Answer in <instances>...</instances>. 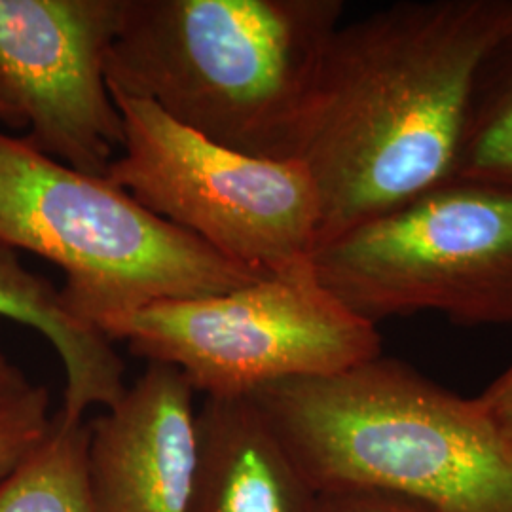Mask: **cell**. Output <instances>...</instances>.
<instances>
[{
  "label": "cell",
  "instance_id": "obj_6",
  "mask_svg": "<svg viewBox=\"0 0 512 512\" xmlns=\"http://www.w3.org/2000/svg\"><path fill=\"white\" fill-rule=\"evenodd\" d=\"M97 330L148 363L177 368L205 399L249 397L264 385L327 376L382 355L376 325L338 302L311 262L228 293L156 302Z\"/></svg>",
  "mask_w": 512,
  "mask_h": 512
},
{
  "label": "cell",
  "instance_id": "obj_18",
  "mask_svg": "<svg viewBox=\"0 0 512 512\" xmlns=\"http://www.w3.org/2000/svg\"><path fill=\"white\" fill-rule=\"evenodd\" d=\"M0 124L10 129H23V122L19 118L18 110L12 107L6 93L0 88Z\"/></svg>",
  "mask_w": 512,
  "mask_h": 512
},
{
  "label": "cell",
  "instance_id": "obj_17",
  "mask_svg": "<svg viewBox=\"0 0 512 512\" xmlns=\"http://www.w3.org/2000/svg\"><path fill=\"white\" fill-rule=\"evenodd\" d=\"M33 389L35 385L0 349V408L19 403Z\"/></svg>",
  "mask_w": 512,
  "mask_h": 512
},
{
  "label": "cell",
  "instance_id": "obj_4",
  "mask_svg": "<svg viewBox=\"0 0 512 512\" xmlns=\"http://www.w3.org/2000/svg\"><path fill=\"white\" fill-rule=\"evenodd\" d=\"M0 245L55 264L65 308L93 330L156 302L270 277L215 253L107 177L80 173L2 129Z\"/></svg>",
  "mask_w": 512,
  "mask_h": 512
},
{
  "label": "cell",
  "instance_id": "obj_10",
  "mask_svg": "<svg viewBox=\"0 0 512 512\" xmlns=\"http://www.w3.org/2000/svg\"><path fill=\"white\" fill-rule=\"evenodd\" d=\"M188 512H315L317 492L251 397H209L196 412Z\"/></svg>",
  "mask_w": 512,
  "mask_h": 512
},
{
  "label": "cell",
  "instance_id": "obj_12",
  "mask_svg": "<svg viewBox=\"0 0 512 512\" xmlns=\"http://www.w3.org/2000/svg\"><path fill=\"white\" fill-rule=\"evenodd\" d=\"M90 425L57 412L46 437L0 480V512H93Z\"/></svg>",
  "mask_w": 512,
  "mask_h": 512
},
{
  "label": "cell",
  "instance_id": "obj_7",
  "mask_svg": "<svg viewBox=\"0 0 512 512\" xmlns=\"http://www.w3.org/2000/svg\"><path fill=\"white\" fill-rule=\"evenodd\" d=\"M110 95L122 116L124 143L107 179L255 274H289L310 264L321 205L306 165L222 147L150 101Z\"/></svg>",
  "mask_w": 512,
  "mask_h": 512
},
{
  "label": "cell",
  "instance_id": "obj_16",
  "mask_svg": "<svg viewBox=\"0 0 512 512\" xmlns=\"http://www.w3.org/2000/svg\"><path fill=\"white\" fill-rule=\"evenodd\" d=\"M476 403L512 442V366L494 384L488 385L480 397H476Z\"/></svg>",
  "mask_w": 512,
  "mask_h": 512
},
{
  "label": "cell",
  "instance_id": "obj_13",
  "mask_svg": "<svg viewBox=\"0 0 512 512\" xmlns=\"http://www.w3.org/2000/svg\"><path fill=\"white\" fill-rule=\"evenodd\" d=\"M456 181L512 184V27L476 71Z\"/></svg>",
  "mask_w": 512,
  "mask_h": 512
},
{
  "label": "cell",
  "instance_id": "obj_3",
  "mask_svg": "<svg viewBox=\"0 0 512 512\" xmlns=\"http://www.w3.org/2000/svg\"><path fill=\"white\" fill-rule=\"evenodd\" d=\"M317 494L380 490L437 512H512V442L476 403L378 355L249 395Z\"/></svg>",
  "mask_w": 512,
  "mask_h": 512
},
{
  "label": "cell",
  "instance_id": "obj_5",
  "mask_svg": "<svg viewBox=\"0 0 512 512\" xmlns=\"http://www.w3.org/2000/svg\"><path fill=\"white\" fill-rule=\"evenodd\" d=\"M311 266L372 325L427 310L512 325V184H442L317 247Z\"/></svg>",
  "mask_w": 512,
  "mask_h": 512
},
{
  "label": "cell",
  "instance_id": "obj_14",
  "mask_svg": "<svg viewBox=\"0 0 512 512\" xmlns=\"http://www.w3.org/2000/svg\"><path fill=\"white\" fill-rule=\"evenodd\" d=\"M50 423V395L46 387L35 385L19 403L0 408V480L37 448Z\"/></svg>",
  "mask_w": 512,
  "mask_h": 512
},
{
  "label": "cell",
  "instance_id": "obj_15",
  "mask_svg": "<svg viewBox=\"0 0 512 512\" xmlns=\"http://www.w3.org/2000/svg\"><path fill=\"white\" fill-rule=\"evenodd\" d=\"M315 512H437L406 495L380 490H336L317 494Z\"/></svg>",
  "mask_w": 512,
  "mask_h": 512
},
{
  "label": "cell",
  "instance_id": "obj_9",
  "mask_svg": "<svg viewBox=\"0 0 512 512\" xmlns=\"http://www.w3.org/2000/svg\"><path fill=\"white\" fill-rule=\"evenodd\" d=\"M196 442L194 389L177 368L148 363L90 423L93 512H188Z\"/></svg>",
  "mask_w": 512,
  "mask_h": 512
},
{
  "label": "cell",
  "instance_id": "obj_8",
  "mask_svg": "<svg viewBox=\"0 0 512 512\" xmlns=\"http://www.w3.org/2000/svg\"><path fill=\"white\" fill-rule=\"evenodd\" d=\"M120 16L122 0H0V88L23 139L95 177L124 143L107 80Z\"/></svg>",
  "mask_w": 512,
  "mask_h": 512
},
{
  "label": "cell",
  "instance_id": "obj_2",
  "mask_svg": "<svg viewBox=\"0 0 512 512\" xmlns=\"http://www.w3.org/2000/svg\"><path fill=\"white\" fill-rule=\"evenodd\" d=\"M342 0H122L112 92L222 147L293 160Z\"/></svg>",
  "mask_w": 512,
  "mask_h": 512
},
{
  "label": "cell",
  "instance_id": "obj_11",
  "mask_svg": "<svg viewBox=\"0 0 512 512\" xmlns=\"http://www.w3.org/2000/svg\"><path fill=\"white\" fill-rule=\"evenodd\" d=\"M0 317L40 332L65 370L63 406L69 420H84L90 406L112 408L124 393V361L101 332L76 321L59 289L27 270L18 253L0 245Z\"/></svg>",
  "mask_w": 512,
  "mask_h": 512
},
{
  "label": "cell",
  "instance_id": "obj_1",
  "mask_svg": "<svg viewBox=\"0 0 512 512\" xmlns=\"http://www.w3.org/2000/svg\"><path fill=\"white\" fill-rule=\"evenodd\" d=\"M511 27L512 0H403L338 27L293 150L317 247L456 181L476 71Z\"/></svg>",
  "mask_w": 512,
  "mask_h": 512
}]
</instances>
